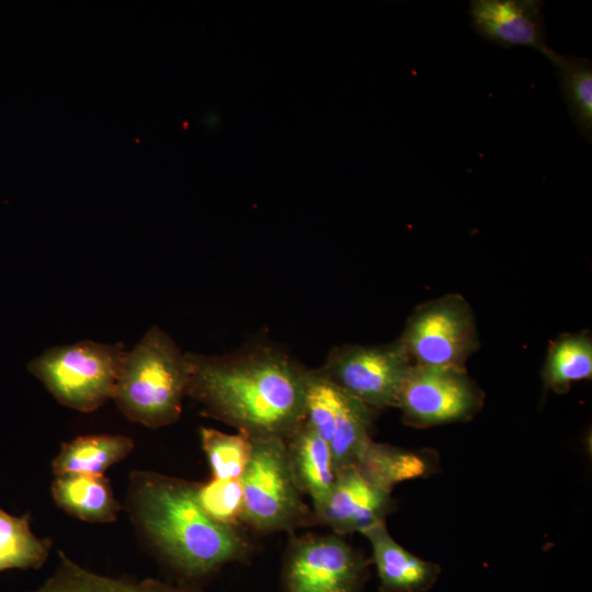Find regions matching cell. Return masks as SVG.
<instances>
[{
    "mask_svg": "<svg viewBox=\"0 0 592 592\" xmlns=\"http://www.w3.org/2000/svg\"><path fill=\"white\" fill-rule=\"evenodd\" d=\"M133 448L134 441L126 435H82L64 443L52 466L56 476L103 475L109 467L126 458Z\"/></svg>",
    "mask_w": 592,
    "mask_h": 592,
    "instance_id": "2e32d148",
    "label": "cell"
},
{
    "mask_svg": "<svg viewBox=\"0 0 592 592\" xmlns=\"http://www.w3.org/2000/svg\"><path fill=\"white\" fill-rule=\"evenodd\" d=\"M196 497L200 505L213 520L234 526L242 520L243 494L240 480L214 479L197 485Z\"/></svg>",
    "mask_w": 592,
    "mask_h": 592,
    "instance_id": "7402d4cb",
    "label": "cell"
},
{
    "mask_svg": "<svg viewBox=\"0 0 592 592\" xmlns=\"http://www.w3.org/2000/svg\"><path fill=\"white\" fill-rule=\"evenodd\" d=\"M196 483L155 473L135 471L129 511L135 524L179 571L206 576L240 559L247 544L235 526L206 514L197 501Z\"/></svg>",
    "mask_w": 592,
    "mask_h": 592,
    "instance_id": "7a4b0ae2",
    "label": "cell"
},
{
    "mask_svg": "<svg viewBox=\"0 0 592 592\" xmlns=\"http://www.w3.org/2000/svg\"><path fill=\"white\" fill-rule=\"evenodd\" d=\"M189 379L185 353L152 326L126 351L113 400L128 420L157 429L180 418Z\"/></svg>",
    "mask_w": 592,
    "mask_h": 592,
    "instance_id": "3957f363",
    "label": "cell"
},
{
    "mask_svg": "<svg viewBox=\"0 0 592 592\" xmlns=\"http://www.w3.org/2000/svg\"><path fill=\"white\" fill-rule=\"evenodd\" d=\"M481 402V391L465 368L412 365L396 406L408 423L430 426L466 420Z\"/></svg>",
    "mask_w": 592,
    "mask_h": 592,
    "instance_id": "ba28073f",
    "label": "cell"
},
{
    "mask_svg": "<svg viewBox=\"0 0 592 592\" xmlns=\"http://www.w3.org/2000/svg\"><path fill=\"white\" fill-rule=\"evenodd\" d=\"M185 355L187 396L205 414L250 437L286 440L305 421L308 369L278 348L255 343L224 355Z\"/></svg>",
    "mask_w": 592,
    "mask_h": 592,
    "instance_id": "6da1fadb",
    "label": "cell"
},
{
    "mask_svg": "<svg viewBox=\"0 0 592 592\" xmlns=\"http://www.w3.org/2000/svg\"><path fill=\"white\" fill-rule=\"evenodd\" d=\"M366 562L335 535L294 542L285 566L286 592H360Z\"/></svg>",
    "mask_w": 592,
    "mask_h": 592,
    "instance_id": "9c48e42d",
    "label": "cell"
},
{
    "mask_svg": "<svg viewBox=\"0 0 592 592\" xmlns=\"http://www.w3.org/2000/svg\"><path fill=\"white\" fill-rule=\"evenodd\" d=\"M425 464L419 455L371 441L354 468L372 483L391 491L396 483L425 473Z\"/></svg>",
    "mask_w": 592,
    "mask_h": 592,
    "instance_id": "ac0fdd59",
    "label": "cell"
},
{
    "mask_svg": "<svg viewBox=\"0 0 592 592\" xmlns=\"http://www.w3.org/2000/svg\"><path fill=\"white\" fill-rule=\"evenodd\" d=\"M412 365L397 340L383 345L335 346L319 369L342 390L375 410L397 405Z\"/></svg>",
    "mask_w": 592,
    "mask_h": 592,
    "instance_id": "52a82bcc",
    "label": "cell"
},
{
    "mask_svg": "<svg viewBox=\"0 0 592 592\" xmlns=\"http://www.w3.org/2000/svg\"><path fill=\"white\" fill-rule=\"evenodd\" d=\"M592 341L587 333L568 334L549 348L543 377L547 386L562 391L570 383L590 378Z\"/></svg>",
    "mask_w": 592,
    "mask_h": 592,
    "instance_id": "d6986e66",
    "label": "cell"
},
{
    "mask_svg": "<svg viewBox=\"0 0 592 592\" xmlns=\"http://www.w3.org/2000/svg\"><path fill=\"white\" fill-rule=\"evenodd\" d=\"M296 483L310 497L314 511L326 501L335 480L331 449L305 421L285 440Z\"/></svg>",
    "mask_w": 592,
    "mask_h": 592,
    "instance_id": "4fadbf2b",
    "label": "cell"
},
{
    "mask_svg": "<svg viewBox=\"0 0 592 592\" xmlns=\"http://www.w3.org/2000/svg\"><path fill=\"white\" fill-rule=\"evenodd\" d=\"M380 581V592H425L435 582L439 566L422 560L400 546L388 533L385 523L365 533Z\"/></svg>",
    "mask_w": 592,
    "mask_h": 592,
    "instance_id": "7c38bea8",
    "label": "cell"
},
{
    "mask_svg": "<svg viewBox=\"0 0 592 592\" xmlns=\"http://www.w3.org/2000/svg\"><path fill=\"white\" fill-rule=\"evenodd\" d=\"M390 505V491L372 483L356 468L350 467L337 474L326 501L314 515L335 533L363 534L384 523Z\"/></svg>",
    "mask_w": 592,
    "mask_h": 592,
    "instance_id": "8fae6325",
    "label": "cell"
},
{
    "mask_svg": "<svg viewBox=\"0 0 592 592\" xmlns=\"http://www.w3.org/2000/svg\"><path fill=\"white\" fill-rule=\"evenodd\" d=\"M251 439V456L240 478L242 521L262 532L289 531L315 519L301 499L285 440Z\"/></svg>",
    "mask_w": 592,
    "mask_h": 592,
    "instance_id": "5b68a950",
    "label": "cell"
},
{
    "mask_svg": "<svg viewBox=\"0 0 592 592\" xmlns=\"http://www.w3.org/2000/svg\"><path fill=\"white\" fill-rule=\"evenodd\" d=\"M26 513L15 516L0 509V572L9 569H38L49 556L52 542L38 538Z\"/></svg>",
    "mask_w": 592,
    "mask_h": 592,
    "instance_id": "e0dca14e",
    "label": "cell"
},
{
    "mask_svg": "<svg viewBox=\"0 0 592 592\" xmlns=\"http://www.w3.org/2000/svg\"><path fill=\"white\" fill-rule=\"evenodd\" d=\"M200 436L213 478L240 480L251 456L250 436L241 431L228 434L209 428H201Z\"/></svg>",
    "mask_w": 592,
    "mask_h": 592,
    "instance_id": "44dd1931",
    "label": "cell"
},
{
    "mask_svg": "<svg viewBox=\"0 0 592 592\" xmlns=\"http://www.w3.org/2000/svg\"><path fill=\"white\" fill-rule=\"evenodd\" d=\"M54 573L31 592H201L187 587H175L155 579L140 581L113 578L93 572L59 551Z\"/></svg>",
    "mask_w": 592,
    "mask_h": 592,
    "instance_id": "9a60e30c",
    "label": "cell"
},
{
    "mask_svg": "<svg viewBox=\"0 0 592 592\" xmlns=\"http://www.w3.org/2000/svg\"><path fill=\"white\" fill-rule=\"evenodd\" d=\"M50 489L55 503L82 521L114 522L122 509L103 475H57Z\"/></svg>",
    "mask_w": 592,
    "mask_h": 592,
    "instance_id": "5bb4252c",
    "label": "cell"
},
{
    "mask_svg": "<svg viewBox=\"0 0 592 592\" xmlns=\"http://www.w3.org/2000/svg\"><path fill=\"white\" fill-rule=\"evenodd\" d=\"M543 5L538 0H471V26L488 42L505 48L532 47L555 65L559 54L546 42Z\"/></svg>",
    "mask_w": 592,
    "mask_h": 592,
    "instance_id": "30bf717a",
    "label": "cell"
},
{
    "mask_svg": "<svg viewBox=\"0 0 592 592\" xmlns=\"http://www.w3.org/2000/svg\"><path fill=\"white\" fill-rule=\"evenodd\" d=\"M413 365L463 367L478 346L473 311L459 295L418 307L398 339Z\"/></svg>",
    "mask_w": 592,
    "mask_h": 592,
    "instance_id": "8992f818",
    "label": "cell"
},
{
    "mask_svg": "<svg viewBox=\"0 0 592 592\" xmlns=\"http://www.w3.org/2000/svg\"><path fill=\"white\" fill-rule=\"evenodd\" d=\"M125 353L122 342L83 340L46 349L27 371L59 403L92 412L113 399Z\"/></svg>",
    "mask_w": 592,
    "mask_h": 592,
    "instance_id": "277c9868",
    "label": "cell"
},
{
    "mask_svg": "<svg viewBox=\"0 0 592 592\" xmlns=\"http://www.w3.org/2000/svg\"><path fill=\"white\" fill-rule=\"evenodd\" d=\"M554 66L558 69L569 115L580 134L591 143L592 62L584 57L559 55Z\"/></svg>",
    "mask_w": 592,
    "mask_h": 592,
    "instance_id": "ffe728a7",
    "label": "cell"
}]
</instances>
